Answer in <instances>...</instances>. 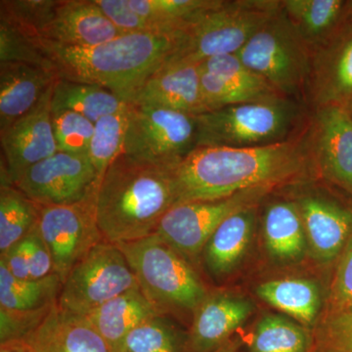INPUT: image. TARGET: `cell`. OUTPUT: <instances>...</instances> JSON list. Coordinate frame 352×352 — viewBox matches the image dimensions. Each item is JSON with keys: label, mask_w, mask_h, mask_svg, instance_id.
<instances>
[{"label": "cell", "mask_w": 352, "mask_h": 352, "mask_svg": "<svg viewBox=\"0 0 352 352\" xmlns=\"http://www.w3.org/2000/svg\"><path fill=\"white\" fill-rule=\"evenodd\" d=\"M138 287V280L117 245L102 241L74 266L62 287L58 307L87 316L95 308Z\"/></svg>", "instance_id": "cell-9"}, {"label": "cell", "mask_w": 352, "mask_h": 352, "mask_svg": "<svg viewBox=\"0 0 352 352\" xmlns=\"http://www.w3.org/2000/svg\"><path fill=\"white\" fill-rule=\"evenodd\" d=\"M295 201L312 256L322 263L340 258L352 236V210L318 193L305 194Z\"/></svg>", "instance_id": "cell-18"}, {"label": "cell", "mask_w": 352, "mask_h": 352, "mask_svg": "<svg viewBox=\"0 0 352 352\" xmlns=\"http://www.w3.org/2000/svg\"><path fill=\"white\" fill-rule=\"evenodd\" d=\"M62 283L56 274L43 279H18L0 263V308L32 311L58 302Z\"/></svg>", "instance_id": "cell-30"}, {"label": "cell", "mask_w": 352, "mask_h": 352, "mask_svg": "<svg viewBox=\"0 0 352 352\" xmlns=\"http://www.w3.org/2000/svg\"><path fill=\"white\" fill-rule=\"evenodd\" d=\"M19 62L54 71L38 39L29 38L6 20L0 19V63Z\"/></svg>", "instance_id": "cell-38"}, {"label": "cell", "mask_w": 352, "mask_h": 352, "mask_svg": "<svg viewBox=\"0 0 352 352\" xmlns=\"http://www.w3.org/2000/svg\"><path fill=\"white\" fill-rule=\"evenodd\" d=\"M201 65V68L217 76L230 88L241 104L268 100L282 96L264 78L248 68L237 54L212 57Z\"/></svg>", "instance_id": "cell-31"}, {"label": "cell", "mask_w": 352, "mask_h": 352, "mask_svg": "<svg viewBox=\"0 0 352 352\" xmlns=\"http://www.w3.org/2000/svg\"><path fill=\"white\" fill-rule=\"evenodd\" d=\"M27 239L30 248L31 279H43L54 274L52 256L39 233L38 226H34L31 232L28 234Z\"/></svg>", "instance_id": "cell-41"}, {"label": "cell", "mask_w": 352, "mask_h": 352, "mask_svg": "<svg viewBox=\"0 0 352 352\" xmlns=\"http://www.w3.org/2000/svg\"><path fill=\"white\" fill-rule=\"evenodd\" d=\"M94 195L75 205L41 206L36 226L62 283L74 266L104 241L95 217Z\"/></svg>", "instance_id": "cell-12"}, {"label": "cell", "mask_w": 352, "mask_h": 352, "mask_svg": "<svg viewBox=\"0 0 352 352\" xmlns=\"http://www.w3.org/2000/svg\"><path fill=\"white\" fill-rule=\"evenodd\" d=\"M58 80L57 74L45 67L0 63V131L30 112Z\"/></svg>", "instance_id": "cell-20"}, {"label": "cell", "mask_w": 352, "mask_h": 352, "mask_svg": "<svg viewBox=\"0 0 352 352\" xmlns=\"http://www.w3.org/2000/svg\"><path fill=\"white\" fill-rule=\"evenodd\" d=\"M58 151L87 155L94 133V122L71 111L52 112Z\"/></svg>", "instance_id": "cell-36"}, {"label": "cell", "mask_w": 352, "mask_h": 352, "mask_svg": "<svg viewBox=\"0 0 352 352\" xmlns=\"http://www.w3.org/2000/svg\"><path fill=\"white\" fill-rule=\"evenodd\" d=\"M55 83L30 112L0 131L6 164L1 168V177L13 184L30 166L58 152L51 107Z\"/></svg>", "instance_id": "cell-14"}, {"label": "cell", "mask_w": 352, "mask_h": 352, "mask_svg": "<svg viewBox=\"0 0 352 352\" xmlns=\"http://www.w3.org/2000/svg\"><path fill=\"white\" fill-rule=\"evenodd\" d=\"M347 6L344 0H281L282 10L311 53L339 25Z\"/></svg>", "instance_id": "cell-27"}, {"label": "cell", "mask_w": 352, "mask_h": 352, "mask_svg": "<svg viewBox=\"0 0 352 352\" xmlns=\"http://www.w3.org/2000/svg\"><path fill=\"white\" fill-rule=\"evenodd\" d=\"M214 352H240L239 342L237 340H231L230 342H227L226 344Z\"/></svg>", "instance_id": "cell-44"}, {"label": "cell", "mask_w": 352, "mask_h": 352, "mask_svg": "<svg viewBox=\"0 0 352 352\" xmlns=\"http://www.w3.org/2000/svg\"><path fill=\"white\" fill-rule=\"evenodd\" d=\"M259 205L238 210L224 219L204 248V263L214 278L226 277L245 258L256 226Z\"/></svg>", "instance_id": "cell-22"}, {"label": "cell", "mask_w": 352, "mask_h": 352, "mask_svg": "<svg viewBox=\"0 0 352 352\" xmlns=\"http://www.w3.org/2000/svg\"><path fill=\"white\" fill-rule=\"evenodd\" d=\"M272 191L254 189L220 200L176 204L162 217L154 234L192 261L201 254L210 236L224 219L243 208L259 205Z\"/></svg>", "instance_id": "cell-10"}, {"label": "cell", "mask_w": 352, "mask_h": 352, "mask_svg": "<svg viewBox=\"0 0 352 352\" xmlns=\"http://www.w3.org/2000/svg\"><path fill=\"white\" fill-rule=\"evenodd\" d=\"M314 168L352 194V119L342 105L315 109L309 120Z\"/></svg>", "instance_id": "cell-15"}, {"label": "cell", "mask_w": 352, "mask_h": 352, "mask_svg": "<svg viewBox=\"0 0 352 352\" xmlns=\"http://www.w3.org/2000/svg\"><path fill=\"white\" fill-rule=\"evenodd\" d=\"M281 9V0H214L183 32L176 59L201 64L236 54Z\"/></svg>", "instance_id": "cell-6"}, {"label": "cell", "mask_w": 352, "mask_h": 352, "mask_svg": "<svg viewBox=\"0 0 352 352\" xmlns=\"http://www.w3.org/2000/svg\"><path fill=\"white\" fill-rule=\"evenodd\" d=\"M54 305L32 311L0 308V342L29 337L43 323Z\"/></svg>", "instance_id": "cell-39"}, {"label": "cell", "mask_w": 352, "mask_h": 352, "mask_svg": "<svg viewBox=\"0 0 352 352\" xmlns=\"http://www.w3.org/2000/svg\"><path fill=\"white\" fill-rule=\"evenodd\" d=\"M186 339L166 315H157L129 333L122 352H185Z\"/></svg>", "instance_id": "cell-34"}, {"label": "cell", "mask_w": 352, "mask_h": 352, "mask_svg": "<svg viewBox=\"0 0 352 352\" xmlns=\"http://www.w3.org/2000/svg\"><path fill=\"white\" fill-rule=\"evenodd\" d=\"M352 96V1L339 25L311 53L305 102L310 110L344 105Z\"/></svg>", "instance_id": "cell-13"}, {"label": "cell", "mask_w": 352, "mask_h": 352, "mask_svg": "<svg viewBox=\"0 0 352 352\" xmlns=\"http://www.w3.org/2000/svg\"><path fill=\"white\" fill-rule=\"evenodd\" d=\"M60 0H1L0 19L6 20L25 36L39 38L54 16Z\"/></svg>", "instance_id": "cell-35"}, {"label": "cell", "mask_w": 352, "mask_h": 352, "mask_svg": "<svg viewBox=\"0 0 352 352\" xmlns=\"http://www.w3.org/2000/svg\"><path fill=\"white\" fill-rule=\"evenodd\" d=\"M163 315L139 287L95 308L87 318L100 333L112 352H122L127 336L144 322Z\"/></svg>", "instance_id": "cell-23"}, {"label": "cell", "mask_w": 352, "mask_h": 352, "mask_svg": "<svg viewBox=\"0 0 352 352\" xmlns=\"http://www.w3.org/2000/svg\"><path fill=\"white\" fill-rule=\"evenodd\" d=\"M0 352H36L27 339H16L0 342Z\"/></svg>", "instance_id": "cell-43"}, {"label": "cell", "mask_w": 352, "mask_h": 352, "mask_svg": "<svg viewBox=\"0 0 352 352\" xmlns=\"http://www.w3.org/2000/svg\"><path fill=\"white\" fill-rule=\"evenodd\" d=\"M214 0H126L140 32L183 34Z\"/></svg>", "instance_id": "cell-26"}, {"label": "cell", "mask_w": 352, "mask_h": 352, "mask_svg": "<svg viewBox=\"0 0 352 352\" xmlns=\"http://www.w3.org/2000/svg\"><path fill=\"white\" fill-rule=\"evenodd\" d=\"M116 245L126 256L139 288L162 314L175 310L194 312L208 295L188 259L156 234Z\"/></svg>", "instance_id": "cell-5"}, {"label": "cell", "mask_w": 352, "mask_h": 352, "mask_svg": "<svg viewBox=\"0 0 352 352\" xmlns=\"http://www.w3.org/2000/svg\"><path fill=\"white\" fill-rule=\"evenodd\" d=\"M124 34L95 0H60L54 16L39 39L69 47H89Z\"/></svg>", "instance_id": "cell-19"}, {"label": "cell", "mask_w": 352, "mask_h": 352, "mask_svg": "<svg viewBox=\"0 0 352 352\" xmlns=\"http://www.w3.org/2000/svg\"><path fill=\"white\" fill-rule=\"evenodd\" d=\"M132 104L198 116L206 113L201 88V64L173 57L146 78Z\"/></svg>", "instance_id": "cell-17"}, {"label": "cell", "mask_w": 352, "mask_h": 352, "mask_svg": "<svg viewBox=\"0 0 352 352\" xmlns=\"http://www.w3.org/2000/svg\"><path fill=\"white\" fill-rule=\"evenodd\" d=\"M25 339L36 352H112L87 317L64 311L58 303Z\"/></svg>", "instance_id": "cell-21"}, {"label": "cell", "mask_w": 352, "mask_h": 352, "mask_svg": "<svg viewBox=\"0 0 352 352\" xmlns=\"http://www.w3.org/2000/svg\"><path fill=\"white\" fill-rule=\"evenodd\" d=\"M127 103L101 85L59 78L53 88L51 107L52 112L80 113L95 124L104 116L118 112Z\"/></svg>", "instance_id": "cell-28"}, {"label": "cell", "mask_w": 352, "mask_h": 352, "mask_svg": "<svg viewBox=\"0 0 352 352\" xmlns=\"http://www.w3.org/2000/svg\"><path fill=\"white\" fill-rule=\"evenodd\" d=\"M256 295L305 327L315 328L318 323L321 293L311 280L285 278L263 282L256 288Z\"/></svg>", "instance_id": "cell-25"}, {"label": "cell", "mask_w": 352, "mask_h": 352, "mask_svg": "<svg viewBox=\"0 0 352 352\" xmlns=\"http://www.w3.org/2000/svg\"><path fill=\"white\" fill-rule=\"evenodd\" d=\"M41 206L18 189L1 182L0 187V252H4L25 238L38 222Z\"/></svg>", "instance_id": "cell-32"}, {"label": "cell", "mask_w": 352, "mask_h": 352, "mask_svg": "<svg viewBox=\"0 0 352 352\" xmlns=\"http://www.w3.org/2000/svg\"><path fill=\"white\" fill-rule=\"evenodd\" d=\"M0 263L3 264L14 277L18 279H31L30 248L27 236L2 252Z\"/></svg>", "instance_id": "cell-42"}, {"label": "cell", "mask_w": 352, "mask_h": 352, "mask_svg": "<svg viewBox=\"0 0 352 352\" xmlns=\"http://www.w3.org/2000/svg\"><path fill=\"white\" fill-rule=\"evenodd\" d=\"M352 307V236L340 254L336 268L327 311Z\"/></svg>", "instance_id": "cell-40"}, {"label": "cell", "mask_w": 352, "mask_h": 352, "mask_svg": "<svg viewBox=\"0 0 352 352\" xmlns=\"http://www.w3.org/2000/svg\"><path fill=\"white\" fill-rule=\"evenodd\" d=\"M100 182L87 155L55 153L30 166L14 183L41 207L75 205L89 199Z\"/></svg>", "instance_id": "cell-11"}, {"label": "cell", "mask_w": 352, "mask_h": 352, "mask_svg": "<svg viewBox=\"0 0 352 352\" xmlns=\"http://www.w3.org/2000/svg\"><path fill=\"white\" fill-rule=\"evenodd\" d=\"M312 329L280 314H267L256 323L249 352H314Z\"/></svg>", "instance_id": "cell-29"}, {"label": "cell", "mask_w": 352, "mask_h": 352, "mask_svg": "<svg viewBox=\"0 0 352 352\" xmlns=\"http://www.w3.org/2000/svg\"><path fill=\"white\" fill-rule=\"evenodd\" d=\"M250 298L229 291L208 292L193 312L185 352H214L254 314Z\"/></svg>", "instance_id": "cell-16"}, {"label": "cell", "mask_w": 352, "mask_h": 352, "mask_svg": "<svg viewBox=\"0 0 352 352\" xmlns=\"http://www.w3.org/2000/svg\"><path fill=\"white\" fill-rule=\"evenodd\" d=\"M236 54L282 96L305 105L311 51L285 15L282 6Z\"/></svg>", "instance_id": "cell-7"}, {"label": "cell", "mask_w": 352, "mask_h": 352, "mask_svg": "<svg viewBox=\"0 0 352 352\" xmlns=\"http://www.w3.org/2000/svg\"><path fill=\"white\" fill-rule=\"evenodd\" d=\"M129 105L124 154L173 170L197 147L196 116Z\"/></svg>", "instance_id": "cell-8"}, {"label": "cell", "mask_w": 352, "mask_h": 352, "mask_svg": "<svg viewBox=\"0 0 352 352\" xmlns=\"http://www.w3.org/2000/svg\"><path fill=\"white\" fill-rule=\"evenodd\" d=\"M263 233L266 251L277 263H296L308 250L302 215L295 201L268 204L263 214Z\"/></svg>", "instance_id": "cell-24"}, {"label": "cell", "mask_w": 352, "mask_h": 352, "mask_svg": "<svg viewBox=\"0 0 352 352\" xmlns=\"http://www.w3.org/2000/svg\"><path fill=\"white\" fill-rule=\"evenodd\" d=\"M36 39L58 78L101 85L131 103L146 78L178 54L183 34L126 32L89 47Z\"/></svg>", "instance_id": "cell-2"}, {"label": "cell", "mask_w": 352, "mask_h": 352, "mask_svg": "<svg viewBox=\"0 0 352 352\" xmlns=\"http://www.w3.org/2000/svg\"><path fill=\"white\" fill-rule=\"evenodd\" d=\"M314 332V352H352V307L326 312Z\"/></svg>", "instance_id": "cell-37"}, {"label": "cell", "mask_w": 352, "mask_h": 352, "mask_svg": "<svg viewBox=\"0 0 352 352\" xmlns=\"http://www.w3.org/2000/svg\"><path fill=\"white\" fill-rule=\"evenodd\" d=\"M176 201L173 170L122 153L97 185L95 217L104 240L133 242L154 234Z\"/></svg>", "instance_id": "cell-3"}, {"label": "cell", "mask_w": 352, "mask_h": 352, "mask_svg": "<svg viewBox=\"0 0 352 352\" xmlns=\"http://www.w3.org/2000/svg\"><path fill=\"white\" fill-rule=\"evenodd\" d=\"M308 129L309 124L300 135L263 147H196L173 170L176 204L274 190L302 179L314 168Z\"/></svg>", "instance_id": "cell-1"}, {"label": "cell", "mask_w": 352, "mask_h": 352, "mask_svg": "<svg viewBox=\"0 0 352 352\" xmlns=\"http://www.w3.org/2000/svg\"><path fill=\"white\" fill-rule=\"evenodd\" d=\"M307 108L281 96L208 111L196 116L197 147L254 148L285 142L307 129Z\"/></svg>", "instance_id": "cell-4"}, {"label": "cell", "mask_w": 352, "mask_h": 352, "mask_svg": "<svg viewBox=\"0 0 352 352\" xmlns=\"http://www.w3.org/2000/svg\"><path fill=\"white\" fill-rule=\"evenodd\" d=\"M131 105L127 103L118 112L104 116L94 124L87 157L102 177L108 166L124 153Z\"/></svg>", "instance_id": "cell-33"}, {"label": "cell", "mask_w": 352, "mask_h": 352, "mask_svg": "<svg viewBox=\"0 0 352 352\" xmlns=\"http://www.w3.org/2000/svg\"><path fill=\"white\" fill-rule=\"evenodd\" d=\"M342 106V107L346 109L347 113H349V115L351 116V118L352 119V96L351 97V98L349 99V100L346 102V103L344 104V105Z\"/></svg>", "instance_id": "cell-45"}]
</instances>
